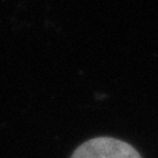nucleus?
Here are the masks:
<instances>
[{
  "instance_id": "obj_1",
  "label": "nucleus",
  "mask_w": 158,
  "mask_h": 158,
  "mask_svg": "<svg viewBox=\"0 0 158 158\" xmlns=\"http://www.w3.org/2000/svg\"><path fill=\"white\" fill-rule=\"evenodd\" d=\"M71 158H142V156L126 142L100 136L82 143Z\"/></svg>"
}]
</instances>
